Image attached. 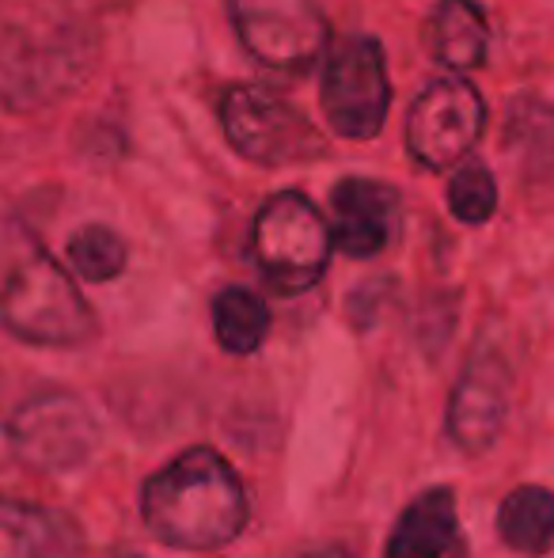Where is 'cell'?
<instances>
[{"label": "cell", "mask_w": 554, "mask_h": 558, "mask_svg": "<svg viewBox=\"0 0 554 558\" xmlns=\"http://www.w3.org/2000/svg\"><path fill=\"white\" fill-rule=\"evenodd\" d=\"M0 331L27 345H84L99 331L73 274L20 217H0Z\"/></svg>", "instance_id": "1"}, {"label": "cell", "mask_w": 554, "mask_h": 558, "mask_svg": "<svg viewBox=\"0 0 554 558\" xmlns=\"http://www.w3.org/2000/svg\"><path fill=\"white\" fill-rule=\"evenodd\" d=\"M140 517L175 551H217L247 524V490L217 448L194 445L140 490Z\"/></svg>", "instance_id": "2"}, {"label": "cell", "mask_w": 554, "mask_h": 558, "mask_svg": "<svg viewBox=\"0 0 554 558\" xmlns=\"http://www.w3.org/2000/svg\"><path fill=\"white\" fill-rule=\"evenodd\" d=\"M96 69L91 31L65 20H20L0 27V107L35 114L76 92Z\"/></svg>", "instance_id": "3"}, {"label": "cell", "mask_w": 554, "mask_h": 558, "mask_svg": "<svg viewBox=\"0 0 554 558\" xmlns=\"http://www.w3.org/2000/svg\"><path fill=\"white\" fill-rule=\"evenodd\" d=\"M334 235L319 206L300 191L262 202L251 225V255L270 289L285 296L308 293L331 266Z\"/></svg>", "instance_id": "4"}, {"label": "cell", "mask_w": 554, "mask_h": 558, "mask_svg": "<svg viewBox=\"0 0 554 558\" xmlns=\"http://www.w3.org/2000/svg\"><path fill=\"white\" fill-rule=\"evenodd\" d=\"M221 125L229 145L259 168L323 160L327 141L311 118L262 84H232L221 96Z\"/></svg>", "instance_id": "5"}, {"label": "cell", "mask_w": 554, "mask_h": 558, "mask_svg": "<svg viewBox=\"0 0 554 558\" xmlns=\"http://www.w3.org/2000/svg\"><path fill=\"white\" fill-rule=\"evenodd\" d=\"M319 107L327 125L346 141H369L384 130L392 81L380 38L346 35L331 46L319 81Z\"/></svg>", "instance_id": "6"}, {"label": "cell", "mask_w": 554, "mask_h": 558, "mask_svg": "<svg viewBox=\"0 0 554 558\" xmlns=\"http://www.w3.org/2000/svg\"><path fill=\"white\" fill-rule=\"evenodd\" d=\"M236 38L262 69L304 76L331 50V23L316 0H229Z\"/></svg>", "instance_id": "7"}, {"label": "cell", "mask_w": 554, "mask_h": 558, "mask_svg": "<svg viewBox=\"0 0 554 558\" xmlns=\"http://www.w3.org/2000/svg\"><path fill=\"white\" fill-rule=\"evenodd\" d=\"M8 441L35 471H73L88 463L99 445V422L73 391H38L8 418Z\"/></svg>", "instance_id": "8"}, {"label": "cell", "mask_w": 554, "mask_h": 558, "mask_svg": "<svg viewBox=\"0 0 554 558\" xmlns=\"http://www.w3.org/2000/svg\"><path fill=\"white\" fill-rule=\"evenodd\" d=\"M487 130V104L479 88L464 76H441L426 84L407 114V153L418 168L448 171L464 163V156L479 145Z\"/></svg>", "instance_id": "9"}, {"label": "cell", "mask_w": 554, "mask_h": 558, "mask_svg": "<svg viewBox=\"0 0 554 558\" xmlns=\"http://www.w3.org/2000/svg\"><path fill=\"white\" fill-rule=\"evenodd\" d=\"M509 365L482 350L467 361L448 403V434L464 452H487L497 441L509 414Z\"/></svg>", "instance_id": "10"}, {"label": "cell", "mask_w": 554, "mask_h": 558, "mask_svg": "<svg viewBox=\"0 0 554 558\" xmlns=\"http://www.w3.org/2000/svg\"><path fill=\"white\" fill-rule=\"evenodd\" d=\"M334 247L349 258H377L399 235V194L377 179H342L331 194Z\"/></svg>", "instance_id": "11"}, {"label": "cell", "mask_w": 554, "mask_h": 558, "mask_svg": "<svg viewBox=\"0 0 554 558\" xmlns=\"http://www.w3.org/2000/svg\"><path fill=\"white\" fill-rule=\"evenodd\" d=\"M0 558H84L76 517L0 494Z\"/></svg>", "instance_id": "12"}, {"label": "cell", "mask_w": 554, "mask_h": 558, "mask_svg": "<svg viewBox=\"0 0 554 558\" xmlns=\"http://www.w3.org/2000/svg\"><path fill=\"white\" fill-rule=\"evenodd\" d=\"M384 558H467L456 494L444 486L418 494L395 521Z\"/></svg>", "instance_id": "13"}, {"label": "cell", "mask_w": 554, "mask_h": 558, "mask_svg": "<svg viewBox=\"0 0 554 558\" xmlns=\"http://www.w3.org/2000/svg\"><path fill=\"white\" fill-rule=\"evenodd\" d=\"M426 50L436 65L452 73L482 69L490 50V23L475 0H441L429 12L426 23Z\"/></svg>", "instance_id": "14"}, {"label": "cell", "mask_w": 554, "mask_h": 558, "mask_svg": "<svg viewBox=\"0 0 554 558\" xmlns=\"http://www.w3.org/2000/svg\"><path fill=\"white\" fill-rule=\"evenodd\" d=\"M505 153L525 179L554 175V104L540 96H517L505 114Z\"/></svg>", "instance_id": "15"}, {"label": "cell", "mask_w": 554, "mask_h": 558, "mask_svg": "<svg viewBox=\"0 0 554 558\" xmlns=\"http://www.w3.org/2000/svg\"><path fill=\"white\" fill-rule=\"evenodd\" d=\"M497 532L520 555H547L554 547V494L543 486H517L497 506Z\"/></svg>", "instance_id": "16"}, {"label": "cell", "mask_w": 554, "mask_h": 558, "mask_svg": "<svg viewBox=\"0 0 554 558\" xmlns=\"http://www.w3.org/2000/svg\"><path fill=\"white\" fill-rule=\"evenodd\" d=\"M213 331L224 353L247 357L255 353L270 335V308L255 289L229 286L213 301Z\"/></svg>", "instance_id": "17"}, {"label": "cell", "mask_w": 554, "mask_h": 558, "mask_svg": "<svg viewBox=\"0 0 554 558\" xmlns=\"http://www.w3.org/2000/svg\"><path fill=\"white\" fill-rule=\"evenodd\" d=\"M69 266L81 274L84 281H114L130 263V247L111 225H84L69 235L65 243Z\"/></svg>", "instance_id": "18"}, {"label": "cell", "mask_w": 554, "mask_h": 558, "mask_svg": "<svg viewBox=\"0 0 554 558\" xmlns=\"http://www.w3.org/2000/svg\"><path fill=\"white\" fill-rule=\"evenodd\" d=\"M448 209L459 225H487L497 209V183L490 168L467 160L448 183Z\"/></svg>", "instance_id": "19"}, {"label": "cell", "mask_w": 554, "mask_h": 558, "mask_svg": "<svg viewBox=\"0 0 554 558\" xmlns=\"http://www.w3.org/2000/svg\"><path fill=\"white\" fill-rule=\"evenodd\" d=\"M304 558H357V555H349L346 547H319V551H311Z\"/></svg>", "instance_id": "20"}]
</instances>
